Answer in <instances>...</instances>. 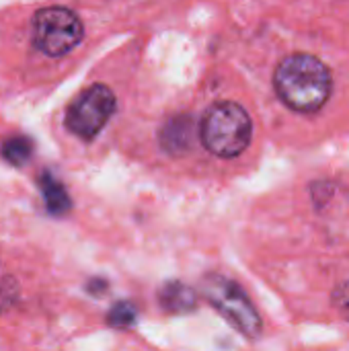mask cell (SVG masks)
<instances>
[{
  "instance_id": "obj_4",
  "label": "cell",
  "mask_w": 349,
  "mask_h": 351,
  "mask_svg": "<svg viewBox=\"0 0 349 351\" xmlns=\"http://www.w3.org/2000/svg\"><path fill=\"white\" fill-rule=\"evenodd\" d=\"M202 294L239 333L251 339L259 337L263 329L259 313L237 282L218 274H210L202 282Z\"/></svg>"
},
{
  "instance_id": "obj_1",
  "label": "cell",
  "mask_w": 349,
  "mask_h": 351,
  "mask_svg": "<svg viewBox=\"0 0 349 351\" xmlns=\"http://www.w3.org/2000/svg\"><path fill=\"white\" fill-rule=\"evenodd\" d=\"M278 97L298 113L319 111L333 90V76L327 64L306 51L286 56L274 74Z\"/></svg>"
},
{
  "instance_id": "obj_8",
  "label": "cell",
  "mask_w": 349,
  "mask_h": 351,
  "mask_svg": "<svg viewBox=\"0 0 349 351\" xmlns=\"http://www.w3.org/2000/svg\"><path fill=\"white\" fill-rule=\"evenodd\" d=\"M160 304L169 313H187L195 306V292L179 282H169L160 288Z\"/></svg>"
},
{
  "instance_id": "obj_7",
  "label": "cell",
  "mask_w": 349,
  "mask_h": 351,
  "mask_svg": "<svg viewBox=\"0 0 349 351\" xmlns=\"http://www.w3.org/2000/svg\"><path fill=\"white\" fill-rule=\"evenodd\" d=\"M193 142V123L191 117H173L160 130V146L171 154L185 152Z\"/></svg>"
},
{
  "instance_id": "obj_11",
  "label": "cell",
  "mask_w": 349,
  "mask_h": 351,
  "mask_svg": "<svg viewBox=\"0 0 349 351\" xmlns=\"http://www.w3.org/2000/svg\"><path fill=\"white\" fill-rule=\"evenodd\" d=\"M335 304L337 308L346 315V319L349 321V284H344L337 292H335Z\"/></svg>"
},
{
  "instance_id": "obj_2",
  "label": "cell",
  "mask_w": 349,
  "mask_h": 351,
  "mask_svg": "<svg viewBox=\"0 0 349 351\" xmlns=\"http://www.w3.org/2000/svg\"><path fill=\"white\" fill-rule=\"evenodd\" d=\"M253 136V121L243 105L234 101H218L208 107L200 121L202 144L220 158L243 154Z\"/></svg>"
},
{
  "instance_id": "obj_6",
  "label": "cell",
  "mask_w": 349,
  "mask_h": 351,
  "mask_svg": "<svg viewBox=\"0 0 349 351\" xmlns=\"http://www.w3.org/2000/svg\"><path fill=\"white\" fill-rule=\"evenodd\" d=\"M37 183H39L41 197H43V202H45V210H47L51 216H64V214L70 212L72 199H70L66 187L62 185V181H60L51 171H43V173L37 177Z\"/></svg>"
},
{
  "instance_id": "obj_5",
  "label": "cell",
  "mask_w": 349,
  "mask_h": 351,
  "mask_svg": "<svg viewBox=\"0 0 349 351\" xmlns=\"http://www.w3.org/2000/svg\"><path fill=\"white\" fill-rule=\"evenodd\" d=\"M117 107L115 95L107 84L84 88L66 111V128L80 140H93L101 134Z\"/></svg>"
},
{
  "instance_id": "obj_10",
  "label": "cell",
  "mask_w": 349,
  "mask_h": 351,
  "mask_svg": "<svg viewBox=\"0 0 349 351\" xmlns=\"http://www.w3.org/2000/svg\"><path fill=\"white\" fill-rule=\"evenodd\" d=\"M134 321H136V308L130 302H117L107 315V323L111 327H119V329L134 325Z\"/></svg>"
},
{
  "instance_id": "obj_9",
  "label": "cell",
  "mask_w": 349,
  "mask_h": 351,
  "mask_svg": "<svg viewBox=\"0 0 349 351\" xmlns=\"http://www.w3.org/2000/svg\"><path fill=\"white\" fill-rule=\"evenodd\" d=\"M35 144L29 136H10L2 142L0 154L12 167H25L33 156Z\"/></svg>"
},
{
  "instance_id": "obj_3",
  "label": "cell",
  "mask_w": 349,
  "mask_h": 351,
  "mask_svg": "<svg viewBox=\"0 0 349 351\" xmlns=\"http://www.w3.org/2000/svg\"><path fill=\"white\" fill-rule=\"evenodd\" d=\"M84 37L82 21L68 6H45L33 14L31 39L33 45L49 58H60L72 51Z\"/></svg>"
}]
</instances>
